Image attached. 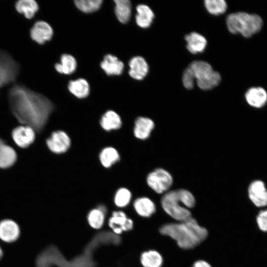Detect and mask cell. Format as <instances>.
<instances>
[{
	"instance_id": "f1b7e54d",
	"label": "cell",
	"mask_w": 267,
	"mask_h": 267,
	"mask_svg": "<svg viewBox=\"0 0 267 267\" xmlns=\"http://www.w3.org/2000/svg\"><path fill=\"white\" fill-rule=\"evenodd\" d=\"M77 7L85 13H91L98 10L101 6L102 0H76Z\"/></svg>"
},
{
	"instance_id": "e575fe53",
	"label": "cell",
	"mask_w": 267,
	"mask_h": 267,
	"mask_svg": "<svg viewBox=\"0 0 267 267\" xmlns=\"http://www.w3.org/2000/svg\"><path fill=\"white\" fill-rule=\"evenodd\" d=\"M2 254H3V252H2V251L0 247V259L1 258L2 256Z\"/></svg>"
},
{
	"instance_id": "d6a6232c",
	"label": "cell",
	"mask_w": 267,
	"mask_h": 267,
	"mask_svg": "<svg viewBox=\"0 0 267 267\" xmlns=\"http://www.w3.org/2000/svg\"><path fill=\"white\" fill-rule=\"evenodd\" d=\"M257 223L259 229L267 232V210L261 211L257 217Z\"/></svg>"
},
{
	"instance_id": "44dd1931",
	"label": "cell",
	"mask_w": 267,
	"mask_h": 267,
	"mask_svg": "<svg viewBox=\"0 0 267 267\" xmlns=\"http://www.w3.org/2000/svg\"><path fill=\"white\" fill-rule=\"evenodd\" d=\"M98 158L101 165L106 169L118 162L121 158L118 150L110 146L103 148L99 152Z\"/></svg>"
},
{
	"instance_id": "f546056e",
	"label": "cell",
	"mask_w": 267,
	"mask_h": 267,
	"mask_svg": "<svg viewBox=\"0 0 267 267\" xmlns=\"http://www.w3.org/2000/svg\"><path fill=\"white\" fill-rule=\"evenodd\" d=\"M204 4L208 11L215 15L223 13L227 8V4L224 0H206Z\"/></svg>"
},
{
	"instance_id": "8992f818",
	"label": "cell",
	"mask_w": 267,
	"mask_h": 267,
	"mask_svg": "<svg viewBox=\"0 0 267 267\" xmlns=\"http://www.w3.org/2000/svg\"><path fill=\"white\" fill-rule=\"evenodd\" d=\"M19 71L18 64L7 52L0 50V89L13 82Z\"/></svg>"
},
{
	"instance_id": "7402d4cb",
	"label": "cell",
	"mask_w": 267,
	"mask_h": 267,
	"mask_svg": "<svg viewBox=\"0 0 267 267\" xmlns=\"http://www.w3.org/2000/svg\"><path fill=\"white\" fill-rule=\"evenodd\" d=\"M134 207L136 213L143 217L151 216L156 211L154 203L146 197L137 198L134 203Z\"/></svg>"
},
{
	"instance_id": "5b68a950",
	"label": "cell",
	"mask_w": 267,
	"mask_h": 267,
	"mask_svg": "<svg viewBox=\"0 0 267 267\" xmlns=\"http://www.w3.org/2000/svg\"><path fill=\"white\" fill-rule=\"evenodd\" d=\"M186 69L202 89H211L218 86L221 82L220 74L213 70L211 65L205 61H194Z\"/></svg>"
},
{
	"instance_id": "9a60e30c",
	"label": "cell",
	"mask_w": 267,
	"mask_h": 267,
	"mask_svg": "<svg viewBox=\"0 0 267 267\" xmlns=\"http://www.w3.org/2000/svg\"><path fill=\"white\" fill-rule=\"evenodd\" d=\"M130 76L137 80L143 79L148 72V65L145 60L141 56L133 57L129 63Z\"/></svg>"
},
{
	"instance_id": "52a82bcc",
	"label": "cell",
	"mask_w": 267,
	"mask_h": 267,
	"mask_svg": "<svg viewBox=\"0 0 267 267\" xmlns=\"http://www.w3.org/2000/svg\"><path fill=\"white\" fill-rule=\"evenodd\" d=\"M146 182L148 185L155 192L162 194L167 191L171 187L173 178L167 170L158 168L147 175Z\"/></svg>"
},
{
	"instance_id": "603a6c76",
	"label": "cell",
	"mask_w": 267,
	"mask_h": 267,
	"mask_svg": "<svg viewBox=\"0 0 267 267\" xmlns=\"http://www.w3.org/2000/svg\"><path fill=\"white\" fill-rule=\"evenodd\" d=\"M136 9L137 14L135 16V21L137 25L143 28L149 27L154 17L152 10L145 4L138 5Z\"/></svg>"
},
{
	"instance_id": "2e32d148",
	"label": "cell",
	"mask_w": 267,
	"mask_h": 267,
	"mask_svg": "<svg viewBox=\"0 0 267 267\" xmlns=\"http://www.w3.org/2000/svg\"><path fill=\"white\" fill-rule=\"evenodd\" d=\"M245 98L247 103L251 106L261 108L267 102V92L262 87H252L245 93Z\"/></svg>"
},
{
	"instance_id": "3957f363",
	"label": "cell",
	"mask_w": 267,
	"mask_h": 267,
	"mask_svg": "<svg viewBox=\"0 0 267 267\" xmlns=\"http://www.w3.org/2000/svg\"><path fill=\"white\" fill-rule=\"evenodd\" d=\"M161 203L167 214L177 221L182 222L191 217L188 209L194 207L196 201L189 191L179 189L166 192L162 196Z\"/></svg>"
},
{
	"instance_id": "277c9868",
	"label": "cell",
	"mask_w": 267,
	"mask_h": 267,
	"mask_svg": "<svg viewBox=\"0 0 267 267\" xmlns=\"http://www.w3.org/2000/svg\"><path fill=\"white\" fill-rule=\"evenodd\" d=\"M226 23L230 33H240L248 38L260 31L263 25L259 15L244 12L230 14L226 17Z\"/></svg>"
},
{
	"instance_id": "d4e9b609",
	"label": "cell",
	"mask_w": 267,
	"mask_h": 267,
	"mask_svg": "<svg viewBox=\"0 0 267 267\" xmlns=\"http://www.w3.org/2000/svg\"><path fill=\"white\" fill-rule=\"evenodd\" d=\"M70 92L79 98L87 97L89 92L88 82L84 79H78L71 81L68 86Z\"/></svg>"
},
{
	"instance_id": "836d02e7",
	"label": "cell",
	"mask_w": 267,
	"mask_h": 267,
	"mask_svg": "<svg viewBox=\"0 0 267 267\" xmlns=\"http://www.w3.org/2000/svg\"><path fill=\"white\" fill-rule=\"evenodd\" d=\"M192 267H212L207 262L203 260H199L195 262Z\"/></svg>"
},
{
	"instance_id": "4dcf8cb0",
	"label": "cell",
	"mask_w": 267,
	"mask_h": 267,
	"mask_svg": "<svg viewBox=\"0 0 267 267\" xmlns=\"http://www.w3.org/2000/svg\"><path fill=\"white\" fill-rule=\"evenodd\" d=\"M132 198L131 191L126 187L119 188L116 192L114 196V203L118 207L126 206Z\"/></svg>"
},
{
	"instance_id": "5bb4252c",
	"label": "cell",
	"mask_w": 267,
	"mask_h": 267,
	"mask_svg": "<svg viewBox=\"0 0 267 267\" xmlns=\"http://www.w3.org/2000/svg\"><path fill=\"white\" fill-rule=\"evenodd\" d=\"M134 124V134L136 138L141 140L147 139L155 126L151 119L145 117H137Z\"/></svg>"
},
{
	"instance_id": "ac0fdd59",
	"label": "cell",
	"mask_w": 267,
	"mask_h": 267,
	"mask_svg": "<svg viewBox=\"0 0 267 267\" xmlns=\"http://www.w3.org/2000/svg\"><path fill=\"white\" fill-rule=\"evenodd\" d=\"M100 67L108 75H119L123 71L124 65L116 56L107 54L101 62Z\"/></svg>"
},
{
	"instance_id": "4316f807",
	"label": "cell",
	"mask_w": 267,
	"mask_h": 267,
	"mask_svg": "<svg viewBox=\"0 0 267 267\" xmlns=\"http://www.w3.org/2000/svg\"><path fill=\"white\" fill-rule=\"evenodd\" d=\"M17 11L28 19L33 18L39 9L38 3L34 0H20L16 2Z\"/></svg>"
},
{
	"instance_id": "d6986e66",
	"label": "cell",
	"mask_w": 267,
	"mask_h": 267,
	"mask_svg": "<svg viewBox=\"0 0 267 267\" xmlns=\"http://www.w3.org/2000/svg\"><path fill=\"white\" fill-rule=\"evenodd\" d=\"M16 159L17 154L14 149L0 138V169L11 167Z\"/></svg>"
},
{
	"instance_id": "1f68e13d",
	"label": "cell",
	"mask_w": 267,
	"mask_h": 267,
	"mask_svg": "<svg viewBox=\"0 0 267 267\" xmlns=\"http://www.w3.org/2000/svg\"><path fill=\"white\" fill-rule=\"evenodd\" d=\"M104 215L105 214L98 208L91 210L88 216L89 225L94 229L101 227L104 222Z\"/></svg>"
},
{
	"instance_id": "ba28073f",
	"label": "cell",
	"mask_w": 267,
	"mask_h": 267,
	"mask_svg": "<svg viewBox=\"0 0 267 267\" xmlns=\"http://www.w3.org/2000/svg\"><path fill=\"white\" fill-rule=\"evenodd\" d=\"M71 142L68 134L63 130L53 132L46 140V144L50 151L57 154L66 152L70 148Z\"/></svg>"
},
{
	"instance_id": "484cf974",
	"label": "cell",
	"mask_w": 267,
	"mask_h": 267,
	"mask_svg": "<svg viewBox=\"0 0 267 267\" xmlns=\"http://www.w3.org/2000/svg\"><path fill=\"white\" fill-rule=\"evenodd\" d=\"M77 62L75 58L71 55L64 54L60 58V63L55 65V70L61 74L66 75L73 73L76 69Z\"/></svg>"
},
{
	"instance_id": "83f0119b",
	"label": "cell",
	"mask_w": 267,
	"mask_h": 267,
	"mask_svg": "<svg viewBox=\"0 0 267 267\" xmlns=\"http://www.w3.org/2000/svg\"><path fill=\"white\" fill-rule=\"evenodd\" d=\"M140 262L144 267H161L163 258L157 251L150 250L141 254Z\"/></svg>"
},
{
	"instance_id": "4fadbf2b",
	"label": "cell",
	"mask_w": 267,
	"mask_h": 267,
	"mask_svg": "<svg viewBox=\"0 0 267 267\" xmlns=\"http://www.w3.org/2000/svg\"><path fill=\"white\" fill-rule=\"evenodd\" d=\"M20 235L19 225L11 220H3L0 222V239L6 242L16 241Z\"/></svg>"
},
{
	"instance_id": "6da1fadb",
	"label": "cell",
	"mask_w": 267,
	"mask_h": 267,
	"mask_svg": "<svg viewBox=\"0 0 267 267\" xmlns=\"http://www.w3.org/2000/svg\"><path fill=\"white\" fill-rule=\"evenodd\" d=\"M8 100L18 122L38 133L43 130L54 108L46 97L20 84L14 85L10 89Z\"/></svg>"
},
{
	"instance_id": "30bf717a",
	"label": "cell",
	"mask_w": 267,
	"mask_h": 267,
	"mask_svg": "<svg viewBox=\"0 0 267 267\" xmlns=\"http://www.w3.org/2000/svg\"><path fill=\"white\" fill-rule=\"evenodd\" d=\"M11 135L15 143L19 147L24 148L35 140V131L28 126H20L13 130Z\"/></svg>"
},
{
	"instance_id": "8fae6325",
	"label": "cell",
	"mask_w": 267,
	"mask_h": 267,
	"mask_svg": "<svg viewBox=\"0 0 267 267\" xmlns=\"http://www.w3.org/2000/svg\"><path fill=\"white\" fill-rule=\"evenodd\" d=\"M31 38L39 44H44L51 39L53 30L50 25L44 21L36 22L30 31Z\"/></svg>"
},
{
	"instance_id": "7a4b0ae2",
	"label": "cell",
	"mask_w": 267,
	"mask_h": 267,
	"mask_svg": "<svg viewBox=\"0 0 267 267\" xmlns=\"http://www.w3.org/2000/svg\"><path fill=\"white\" fill-rule=\"evenodd\" d=\"M159 231L162 234L175 240L180 248L184 249L194 248L208 236L207 230L192 217L178 223L165 224Z\"/></svg>"
},
{
	"instance_id": "e0dca14e",
	"label": "cell",
	"mask_w": 267,
	"mask_h": 267,
	"mask_svg": "<svg viewBox=\"0 0 267 267\" xmlns=\"http://www.w3.org/2000/svg\"><path fill=\"white\" fill-rule=\"evenodd\" d=\"M99 123L101 128L108 132L119 130L122 126L120 116L111 110L107 111L102 115Z\"/></svg>"
},
{
	"instance_id": "cb8c5ba5",
	"label": "cell",
	"mask_w": 267,
	"mask_h": 267,
	"mask_svg": "<svg viewBox=\"0 0 267 267\" xmlns=\"http://www.w3.org/2000/svg\"><path fill=\"white\" fill-rule=\"evenodd\" d=\"M115 13L118 20L122 23L128 22L132 13V4L129 0H115Z\"/></svg>"
},
{
	"instance_id": "9c48e42d",
	"label": "cell",
	"mask_w": 267,
	"mask_h": 267,
	"mask_svg": "<svg viewBox=\"0 0 267 267\" xmlns=\"http://www.w3.org/2000/svg\"><path fill=\"white\" fill-rule=\"evenodd\" d=\"M248 195L252 202L258 207L267 205V189L260 180L253 181L248 188Z\"/></svg>"
},
{
	"instance_id": "ffe728a7",
	"label": "cell",
	"mask_w": 267,
	"mask_h": 267,
	"mask_svg": "<svg viewBox=\"0 0 267 267\" xmlns=\"http://www.w3.org/2000/svg\"><path fill=\"white\" fill-rule=\"evenodd\" d=\"M187 42L186 47L192 54L203 52L206 48L207 40L202 35L192 32L185 37Z\"/></svg>"
},
{
	"instance_id": "7c38bea8",
	"label": "cell",
	"mask_w": 267,
	"mask_h": 267,
	"mask_svg": "<svg viewBox=\"0 0 267 267\" xmlns=\"http://www.w3.org/2000/svg\"><path fill=\"white\" fill-rule=\"evenodd\" d=\"M108 224L116 234H120L123 231L131 230L133 227L132 220L127 218L126 214L122 211L113 212Z\"/></svg>"
}]
</instances>
